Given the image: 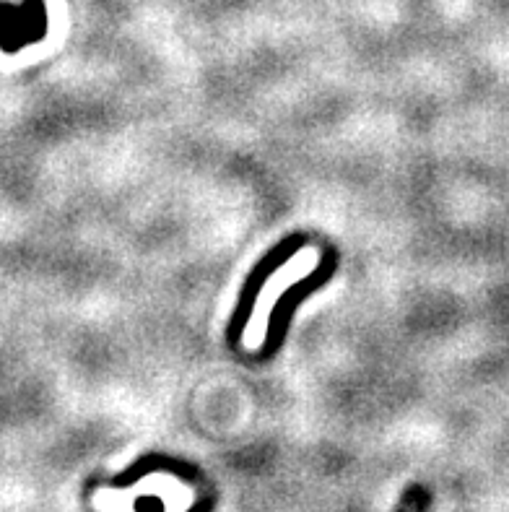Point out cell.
<instances>
[{
	"mask_svg": "<svg viewBox=\"0 0 509 512\" xmlns=\"http://www.w3.org/2000/svg\"><path fill=\"white\" fill-rule=\"evenodd\" d=\"M26 21H32L29 8H0V42H6L8 47L13 45V42H19L21 37H26L29 29H32V24L26 26Z\"/></svg>",
	"mask_w": 509,
	"mask_h": 512,
	"instance_id": "obj_1",
	"label": "cell"
}]
</instances>
